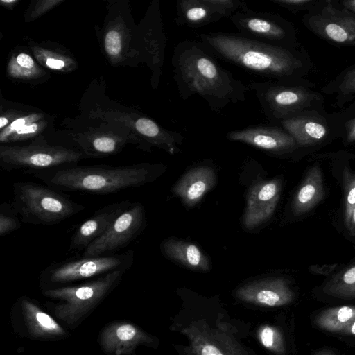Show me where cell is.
Instances as JSON below:
<instances>
[{"label": "cell", "instance_id": "obj_1", "mask_svg": "<svg viewBox=\"0 0 355 355\" xmlns=\"http://www.w3.org/2000/svg\"><path fill=\"white\" fill-rule=\"evenodd\" d=\"M182 300L169 327L187 340L173 344L178 355H259L247 343L249 324L231 316L219 301L197 296Z\"/></svg>", "mask_w": 355, "mask_h": 355}, {"label": "cell", "instance_id": "obj_2", "mask_svg": "<svg viewBox=\"0 0 355 355\" xmlns=\"http://www.w3.org/2000/svg\"><path fill=\"white\" fill-rule=\"evenodd\" d=\"M200 42L217 58L245 71L286 83H306L313 69L306 50L264 43L239 33H200Z\"/></svg>", "mask_w": 355, "mask_h": 355}, {"label": "cell", "instance_id": "obj_3", "mask_svg": "<svg viewBox=\"0 0 355 355\" xmlns=\"http://www.w3.org/2000/svg\"><path fill=\"white\" fill-rule=\"evenodd\" d=\"M171 63L173 78L184 101L198 95L213 112L219 113L228 105L246 98L248 86L224 68L200 41L178 43Z\"/></svg>", "mask_w": 355, "mask_h": 355}, {"label": "cell", "instance_id": "obj_4", "mask_svg": "<svg viewBox=\"0 0 355 355\" xmlns=\"http://www.w3.org/2000/svg\"><path fill=\"white\" fill-rule=\"evenodd\" d=\"M157 169V166L148 163L119 166H71L55 171L44 181L60 191L109 194L149 182L156 176Z\"/></svg>", "mask_w": 355, "mask_h": 355}, {"label": "cell", "instance_id": "obj_5", "mask_svg": "<svg viewBox=\"0 0 355 355\" xmlns=\"http://www.w3.org/2000/svg\"><path fill=\"white\" fill-rule=\"evenodd\" d=\"M315 86L311 82L286 83L272 80L252 81L248 85L271 124L303 112L324 110V97L313 89Z\"/></svg>", "mask_w": 355, "mask_h": 355}, {"label": "cell", "instance_id": "obj_6", "mask_svg": "<svg viewBox=\"0 0 355 355\" xmlns=\"http://www.w3.org/2000/svg\"><path fill=\"white\" fill-rule=\"evenodd\" d=\"M12 188V205L24 223L57 225L85 209L84 205L37 183L16 182Z\"/></svg>", "mask_w": 355, "mask_h": 355}, {"label": "cell", "instance_id": "obj_7", "mask_svg": "<svg viewBox=\"0 0 355 355\" xmlns=\"http://www.w3.org/2000/svg\"><path fill=\"white\" fill-rule=\"evenodd\" d=\"M128 270H116L80 285L50 288L43 294L58 301L54 307L55 315L66 324L73 325L105 298Z\"/></svg>", "mask_w": 355, "mask_h": 355}, {"label": "cell", "instance_id": "obj_8", "mask_svg": "<svg viewBox=\"0 0 355 355\" xmlns=\"http://www.w3.org/2000/svg\"><path fill=\"white\" fill-rule=\"evenodd\" d=\"M230 18L245 37L287 49L302 46L294 24L278 13L253 10L246 4Z\"/></svg>", "mask_w": 355, "mask_h": 355}, {"label": "cell", "instance_id": "obj_9", "mask_svg": "<svg viewBox=\"0 0 355 355\" xmlns=\"http://www.w3.org/2000/svg\"><path fill=\"white\" fill-rule=\"evenodd\" d=\"M84 157L81 151L44 143L0 147V165L7 171L49 169L76 164Z\"/></svg>", "mask_w": 355, "mask_h": 355}, {"label": "cell", "instance_id": "obj_10", "mask_svg": "<svg viewBox=\"0 0 355 355\" xmlns=\"http://www.w3.org/2000/svg\"><path fill=\"white\" fill-rule=\"evenodd\" d=\"M302 22L334 46L355 48V14L338 6L334 0H318L303 15Z\"/></svg>", "mask_w": 355, "mask_h": 355}, {"label": "cell", "instance_id": "obj_11", "mask_svg": "<svg viewBox=\"0 0 355 355\" xmlns=\"http://www.w3.org/2000/svg\"><path fill=\"white\" fill-rule=\"evenodd\" d=\"M133 263V252L53 263L43 270L41 282L58 285L103 275L116 270L129 269Z\"/></svg>", "mask_w": 355, "mask_h": 355}, {"label": "cell", "instance_id": "obj_12", "mask_svg": "<svg viewBox=\"0 0 355 355\" xmlns=\"http://www.w3.org/2000/svg\"><path fill=\"white\" fill-rule=\"evenodd\" d=\"M145 225L144 206L139 202H132L107 231L83 251V257L103 256L124 248L139 235Z\"/></svg>", "mask_w": 355, "mask_h": 355}, {"label": "cell", "instance_id": "obj_13", "mask_svg": "<svg viewBox=\"0 0 355 355\" xmlns=\"http://www.w3.org/2000/svg\"><path fill=\"white\" fill-rule=\"evenodd\" d=\"M274 125L287 131L300 149L321 146L338 138L334 114L325 110L303 112Z\"/></svg>", "mask_w": 355, "mask_h": 355}, {"label": "cell", "instance_id": "obj_14", "mask_svg": "<svg viewBox=\"0 0 355 355\" xmlns=\"http://www.w3.org/2000/svg\"><path fill=\"white\" fill-rule=\"evenodd\" d=\"M229 141L241 142L275 155H288L300 149L293 137L277 125H250L227 132Z\"/></svg>", "mask_w": 355, "mask_h": 355}, {"label": "cell", "instance_id": "obj_15", "mask_svg": "<svg viewBox=\"0 0 355 355\" xmlns=\"http://www.w3.org/2000/svg\"><path fill=\"white\" fill-rule=\"evenodd\" d=\"M240 301L259 307H278L291 304L295 294L283 277L253 281L239 287L234 294Z\"/></svg>", "mask_w": 355, "mask_h": 355}, {"label": "cell", "instance_id": "obj_16", "mask_svg": "<svg viewBox=\"0 0 355 355\" xmlns=\"http://www.w3.org/2000/svg\"><path fill=\"white\" fill-rule=\"evenodd\" d=\"M99 345L111 355H130L140 345L157 347L159 340L128 322H115L105 326L99 334Z\"/></svg>", "mask_w": 355, "mask_h": 355}, {"label": "cell", "instance_id": "obj_17", "mask_svg": "<svg viewBox=\"0 0 355 355\" xmlns=\"http://www.w3.org/2000/svg\"><path fill=\"white\" fill-rule=\"evenodd\" d=\"M282 188L279 179L262 181L250 188L243 216L245 228L254 229L270 218L279 200Z\"/></svg>", "mask_w": 355, "mask_h": 355}, {"label": "cell", "instance_id": "obj_18", "mask_svg": "<svg viewBox=\"0 0 355 355\" xmlns=\"http://www.w3.org/2000/svg\"><path fill=\"white\" fill-rule=\"evenodd\" d=\"M131 204L129 200L115 202L96 211L77 228L71 237L69 250L85 251L92 242L107 231L118 216Z\"/></svg>", "mask_w": 355, "mask_h": 355}, {"label": "cell", "instance_id": "obj_19", "mask_svg": "<svg viewBox=\"0 0 355 355\" xmlns=\"http://www.w3.org/2000/svg\"><path fill=\"white\" fill-rule=\"evenodd\" d=\"M216 176L211 166L201 165L193 167L174 185L173 192L183 203L191 207L197 205L215 185Z\"/></svg>", "mask_w": 355, "mask_h": 355}, {"label": "cell", "instance_id": "obj_20", "mask_svg": "<svg viewBox=\"0 0 355 355\" xmlns=\"http://www.w3.org/2000/svg\"><path fill=\"white\" fill-rule=\"evenodd\" d=\"M21 304L28 334L33 338L46 340L66 334L64 329L50 315L28 298L22 299Z\"/></svg>", "mask_w": 355, "mask_h": 355}, {"label": "cell", "instance_id": "obj_21", "mask_svg": "<svg viewBox=\"0 0 355 355\" xmlns=\"http://www.w3.org/2000/svg\"><path fill=\"white\" fill-rule=\"evenodd\" d=\"M325 194L322 173L318 166L307 171L292 201V211L295 216L303 215L315 207Z\"/></svg>", "mask_w": 355, "mask_h": 355}, {"label": "cell", "instance_id": "obj_22", "mask_svg": "<svg viewBox=\"0 0 355 355\" xmlns=\"http://www.w3.org/2000/svg\"><path fill=\"white\" fill-rule=\"evenodd\" d=\"M163 253L189 269L207 272L210 262L207 256L196 245L176 239H168L162 244Z\"/></svg>", "mask_w": 355, "mask_h": 355}, {"label": "cell", "instance_id": "obj_23", "mask_svg": "<svg viewBox=\"0 0 355 355\" xmlns=\"http://www.w3.org/2000/svg\"><path fill=\"white\" fill-rule=\"evenodd\" d=\"M205 0H178L175 23L191 28H199L223 19Z\"/></svg>", "mask_w": 355, "mask_h": 355}, {"label": "cell", "instance_id": "obj_24", "mask_svg": "<svg viewBox=\"0 0 355 355\" xmlns=\"http://www.w3.org/2000/svg\"><path fill=\"white\" fill-rule=\"evenodd\" d=\"M128 141L125 135L114 133H96L81 137L78 143L82 153L89 157L113 155L120 152Z\"/></svg>", "mask_w": 355, "mask_h": 355}, {"label": "cell", "instance_id": "obj_25", "mask_svg": "<svg viewBox=\"0 0 355 355\" xmlns=\"http://www.w3.org/2000/svg\"><path fill=\"white\" fill-rule=\"evenodd\" d=\"M323 94L334 95L333 105L339 109L355 101V64L342 70L336 76L327 83L321 89Z\"/></svg>", "mask_w": 355, "mask_h": 355}, {"label": "cell", "instance_id": "obj_26", "mask_svg": "<svg viewBox=\"0 0 355 355\" xmlns=\"http://www.w3.org/2000/svg\"><path fill=\"white\" fill-rule=\"evenodd\" d=\"M354 320H355V306H342L320 311L315 316L314 323L320 329L343 335L346 329Z\"/></svg>", "mask_w": 355, "mask_h": 355}, {"label": "cell", "instance_id": "obj_27", "mask_svg": "<svg viewBox=\"0 0 355 355\" xmlns=\"http://www.w3.org/2000/svg\"><path fill=\"white\" fill-rule=\"evenodd\" d=\"M323 292L332 297L352 300L355 298V263L349 266L328 281Z\"/></svg>", "mask_w": 355, "mask_h": 355}, {"label": "cell", "instance_id": "obj_28", "mask_svg": "<svg viewBox=\"0 0 355 355\" xmlns=\"http://www.w3.org/2000/svg\"><path fill=\"white\" fill-rule=\"evenodd\" d=\"M256 334L261 345L271 355H286V339L280 327L270 323L263 324Z\"/></svg>", "mask_w": 355, "mask_h": 355}, {"label": "cell", "instance_id": "obj_29", "mask_svg": "<svg viewBox=\"0 0 355 355\" xmlns=\"http://www.w3.org/2000/svg\"><path fill=\"white\" fill-rule=\"evenodd\" d=\"M334 114L338 137L341 138L346 146H355V101Z\"/></svg>", "mask_w": 355, "mask_h": 355}, {"label": "cell", "instance_id": "obj_30", "mask_svg": "<svg viewBox=\"0 0 355 355\" xmlns=\"http://www.w3.org/2000/svg\"><path fill=\"white\" fill-rule=\"evenodd\" d=\"M40 68L31 55L20 53L10 61L8 73L12 78H28L39 76Z\"/></svg>", "mask_w": 355, "mask_h": 355}, {"label": "cell", "instance_id": "obj_31", "mask_svg": "<svg viewBox=\"0 0 355 355\" xmlns=\"http://www.w3.org/2000/svg\"><path fill=\"white\" fill-rule=\"evenodd\" d=\"M343 184L345 191L344 220L347 227L355 207V173L347 166L343 170Z\"/></svg>", "mask_w": 355, "mask_h": 355}, {"label": "cell", "instance_id": "obj_32", "mask_svg": "<svg viewBox=\"0 0 355 355\" xmlns=\"http://www.w3.org/2000/svg\"><path fill=\"white\" fill-rule=\"evenodd\" d=\"M21 218L12 205L3 202L0 206V236L3 237L21 227Z\"/></svg>", "mask_w": 355, "mask_h": 355}, {"label": "cell", "instance_id": "obj_33", "mask_svg": "<svg viewBox=\"0 0 355 355\" xmlns=\"http://www.w3.org/2000/svg\"><path fill=\"white\" fill-rule=\"evenodd\" d=\"M47 121L44 119L31 121L12 133L5 143L24 141L41 133L46 125Z\"/></svg>", "mask_w": 355, "mask_h": 355}, {"label": "cell", "instance_id": "obj_34", "mask_svg": "<svg viewBox=\"0 0 355 355\" xmlns=\"http://www.w3.org/2000/svg\"><path fill=\"white\" fill-rule=\"evenodd\" d=\"M104 48L107 55L115 59L121 56L123 51V37L119 31L108 30L104 36Z\"/></svg>", "mask_w": 355, "mask_h": 355}, {"label": "cell", "instance_id": "obj_35", "mask_svg": "<svg viewBox=\"0 0 355 355\" xmlns=\"http://www.w3.org/2000/svg\"><path fill=\"white\" fill-rule=\"evenodd\" d=\"M206 3L223 17H231L233 14L240 10L245 1L240 0H205Z\"/></svg>", "mask_w": 355, "mask_h": 355}, {"label": "cell", "instance_id": "obj_36", "mask_svg": "<svg viewBox=\"0 0 355 355\" xmlns=\"http://www.w3.org/2000/svg\"><path fill=\"white\" fill-rule=\"evenodd\" d=\"M44 118V116L40 113H31L26 116L17 117V119H15L7 127L1 130L0 134L1 142L2 144L5 143L6 140L12 133L25 124Z\"/></svg>", "mask_w": 355, "mask_h": 355}, {"label": "cell", "instance_id": "obj_37", "mask_svg": "<svg viewBox=\"0 0 355 355\" xmlns=\"http://www.w3.org/2000/svg\"><path fill=\"white\" fill-rule=\"evenodd\" d=\"M293 14L308 12L318 0H269Z\"/></svg>", "mask_w": 355, "mask_h": 355}, {"label": "cell", "instance_id": "obj_38", "mask_svg": "<svg viewBox=\"0 0 355 355\" xmlns=\"http://www.w3.org/2000/svg\"><path fill=\"white\" fill-rule=\"evenodd\" d=\"M61 1L58 0L51 1H39L37 2L34 8H32L28 15H26L28 21H30L33 20L44 14L45 12L49 10L51 8L54 7L56 4L60 3Z\"/></svg>", "mask_w": 355, "mask_h": 355}, {"label": "cell", "instance_id": "obj_39", "mask_svg": "<svg viewBox=\"0 0 355 355\" xmlns=\"http://www.w3.org/2000/svg\"><path fill=\"white\" fill-rule=\"evenodd\" d=\"M45 65L53 70H62L65 68L66 62L58 57H47L44 59Z\"/></svg>", "mask_w": 355, "mask_h": 355}, {"label": "cell", "instance_id": "obj_40", "mask_svg": "<svg viewBox=\"0 0 355 355\" xmlns=\"http://www.w3.org/2000/svg\"><path fill=\"white\" fill-rule=\"evenodd\" d=\"M337 266L336 263L331 264V265H323V266H311L309 267L310 271L312 272L320 274V275H327L330 273L335 267Z\"/></svg>", "mask_w": 355, "mask_h": 355}, {"label": "cell", "instance_id": "obj_41", "mask_svg": "<svg viewBox=\"0 0 355 355\" xmlns=\"http://www.w3.org/2000/svg\"><path fill=\"white\" fill-rule=\"evenodd\" d=\"M335 3L355 14V0H334Z\"/></svg>", "mask_w": 355, "mask_h": 355}, {"label": "cell", "instance_id": "obj_42", "mask_svg": "<svg viewBox=\"0 0 355 355\" xmlns=\"http://www.w3.org/2000/svg\"><path fill=\"white\" fill-rule=\"evenodd\" d=\"M351 236H355V207L352 210L349 223L347 226Z\"/></svg>", "mask_w": 355, "mask_h": 355}, {"label": "cell", "instance_id": "obj_43", "mask_svg": "<svg viewBox=\"0 0 355 355\" xmlns=\"http://www.w3.org/2000/svg\"><path fill=\"white\" fill-rule=\"evenodd\" d=\"M343 335L355 336V320L346 329Z\"/></svg>", "mask_w": 355, "mask_h": 355}, {"label": "cell", "instance_id": "obj_44", "mask_svg": "<svg viewBox=\"0 0 355 355\" xmlns=\"http://www.w3.org/2000/svg\"><path fill=\"white\" fill-rule=\"evenodd\" d=\"M17 3V1L16 0H1V3L9 8H11V7H13L15 6V4Z\"/></svg>", "mask_w": 355, "mask_h": 355}, {"label": "cell", "instance_id": "obj_45", "mask_svg": "<svg viewBox=\"0 0 355 355\" xmlns=\"http://www.w3.org/2000/svg\"><path fill=\"white\" fill-rule=\"evenodd\" d=\"M314 355H335V354L329 349H322L317 352Z\"/></svg>", "mask_w": 355, "mask_h": 355}]
</instances>
